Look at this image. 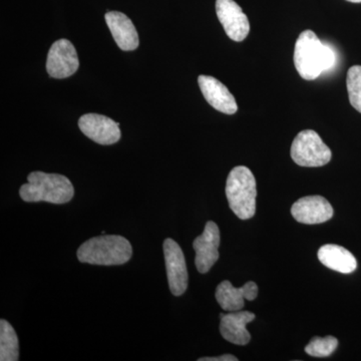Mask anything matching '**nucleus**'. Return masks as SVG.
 Segmentation results:
<instances>
[{
  "label": "nucleus",
  "instance_id": "f257e3e1",
  "mask_svg": "<svg viewBox=\"0 0 361 361\" xmlns=\"http://www.w3.org/2000/svg\"><path fill=\"white\" fill-rule=\"evenodd\" d=\"M336 61V52L329 44H323L312 30H304L299 35L294 49V66L304 80H316L334 68Z\"/></svg>",
  "mask_w": 361,
  "mask_h": 361
},
{
  "label": "nucleus",
  "instance_id": "f03ea898",
  "mask_svg": "<svg viewBox=\"0 0 361 361\" xmlns=\"http://www.w3.org/2000/svg\"><path fill=\"white\" fill-rule=\"evenodd\" d=\"M28 182L20 189L21 199L28 203L47 202V203H68L75 195V189L70 179L59 174H47V173H30Z\"/></svg>",
  "mask_w": 361,
  "mask_h": 361
},
{
  "label": "nucleus",
  "instance_id": "7ed1b4c3",
  "mask_svg": "<svg viewBox=\"0 0 361 361\" xmlns=\"http://www.w3.org/2000/svg\"><path fill=\"white\" fill-rule=\"evenodd\" d=\"M80 262L92 265H122L130 261L133 248L130 241L118 235L94 237L80 246L77 252Z\"/></svg>",
  "mask_w": 361,
  "mask_h": 361
},
{
  "label": "nucleus",
  "instance_id": "20e7f679",
  "mask_svg": "<svg viewBox=\"0 0 361 361\" xmlns=\"http://www.w3.org/2000/svg\"><path fill=\"white\" fill-rule=\"evenodd\" d=\"M226 196L235 215L241 220L254 217L256 212V180L250 169L238 166L233 169L226 183Z\"/></svg>",
  "mask_w": 361,
  "mask_h": 361
},
{
  "label": "nucleus",
  "instance_id": "39448f33",
  "mask_svg": "<svg viewBox=\"0 0 361 361\" xmlns=\"http://www.w3.org/2000/svg\"><path fill=\"white\" fill-rule=\"evenodd\" d=\"M331 157V151L314 130H302L292 142V160L301 167H322L329 163Z\"/></svg>",
  "mask_w": 361,
  "mask_h": 361
},
{
  "label": "nucleus",
  "instance_id": "423d86ee",
  "mask_svg": "<svg viewBox=\"0 0 361 361\" xmlns=\"http://www.w3.org/2000/svg\"><path fill=\"white\" fill-rule=\"evenodd\" d=\"M163 248L170 290L173 295H183L187 290L189 282L184 253L179 244L171 238L164 241Z\"/></svg>",
  "mask_w": 361,
  "mask_h": 361
},
{
  "label": "nucleus",
  "instance_id": "0eeeda50",
  "mask_svg": "<svg viewBox=\"0 0 361 361\" xmlns=\"http://www.w3.org/2000/svg\"><path fill=\"white\" fill-rule=\"evenodd\" d=\"M80 66L77 51L70 40H56L47 54V71L49 77L66 78L77 73Z\"/></svg>",
  "mask_w": 361,
  "mask_h": 361
},
{
  "label": "nucleus",
  "instance_id": "6e6552de",
  "mask_svg": "<svg viewBox=\"0 0 361 361\" xmlns=\"http://www.w3.org/2000/svg\"><path fill=\"white\" fill-rule=\"evenodd\" d=\"M220 241L219 227L213 221H209L204 232L194 240L195 264L202 274L209 272L219 259Z\"/></svg>",
  "mask_w": 361,
  "mask_h": 361
},
{
  "label": "nucleus",
  "instance_id": "1a4fd4ad",
  "mask_svg": "<svg viewBox=\"0 0 361 361\" xmlns=\"http://www.w3.org/2000/svg\"><path fill=\"white\" fill-rule=\"evenodd\" d=\"M216 13L229 39L240 42L248 37V18L234 0H216Z\"/></svg>",
  "mask_w": 361,
  "mask_h": 361
},
{
  "label": "nucleus",
  "instance_id": "9d476101",
  "mask_svg": "<svg viewBox=\"0 0 361 361\" xmlns=\"http://www.w3.org/2000/svg\"><path fill=\"white\" fill-rule=\"evenodd\" d=\"M118 123L103 115L87 114L78 120V128L82 134L92 141L104 146L116 144L120 141L121 130Z\"/></svg>",
  "mask_w": 361,
  "mask_h": 361
},
{
  "label": "nucleus",
  "instance_id": "9b49d317",
  "mask_svg": "<svg viewBox=\"0 0 361 361\" xmlns=\"http://www.w3.org/2000/svg\"><path fill=\"white\" fill-rule=\"evenodd\" d=\"M334 208L322 196H307L293 204L291 214L297 222L302 224H322L331 219Z\"/></svg>",
  "mask_w": 361,
  "mask_h": 361
},
{
  "label": "nucleus",
  "instance_id": "f8f14e48",
  "mask_svg": "<svg viewBox=\"0 0 361 361\" xmlns=\"http://www.w3.org/2000/svg\"><path fill=\"white\" fill-rule=\"evenodd\" d=\"M198 82L206 101L215 110L226 115H233L238 111V106L234 96L217 78L209 77V75H200L198 78Z\"/></svg>",
  "mask_w": 361,
  "mask_h": 361
},
{
  "label": "nucleus",
  "instance_id": "ddd939ff",
  "mask_svg": "<svg viewBox=\"0 0 361 361\" xmlns=\"http://www.w3.org/2000/svg\"><path fill=\"white\" fill-rule=\"evenodd\" d=\"M216 299L225 311H240L244 307L245 300L253 301L258 296V286L255 282H247L240 288L233 286L231 282H221L216 289Z\"/></svg>",
  "mask_w": 361,
  "mask_h": 361
},
{
  "label": "nucleus",
  "instance_id": "4468645a",
  "mask_svg": "<svg viewBox=\"0 0 361 361\" xmlns=\"http://www.w3.org/2000/svg\"><path fill=\"white\" fill-rule=\"evenodd\" d=\"M255 319V314L249 311H233L228 314H220V332L226 341L237 345H246L251 336L247 324Z\"/></svg>",
  "mask_w": 361,
  "mask_h": 361
},
{
  "label": "nucleus",
  "instance_id": "2eb2a0df",
  "mask_svg": "<svg viewBox=\"0 0 361 361\" xmlns=\"http://www.w3.org/2000/svg\"><path fill=\"white\" fill-rule=\"evenodd\" d=\"M106 21L114 39L121 49L125 51H135L139 47L137 30L126 14L110 11L106 14Z\"/></svg>",
  "mask_w": 361,
  "mask_h": 361
},
{
  "label": "nucleus",
  "instance_id": "dca6fc26",
  "mask_svg": "<svg viewBox=\"0 0 361 361\" xmlns=\"http://www.w3.org/2000/svg\"><path fill=\"white\" fill-rule=\"evenodd\" d=\"M318 259L325 267L349 274L357 268V261L348 249L334 244H326L318 250Z\"/></svg>",
  "mask_w": 361,
  "mask_h": 361
},
{
  "label": "nucleus",
  "instance_id": "f3484780",
  "mask_svg": "<svg viewBox=\"0 0 361 361\" xmlns=\"http://www.w3.org/2000/svg\"><path fill=\"white\" fill-rule=\"evenodd\" d=\"M20 360V343L13 325L6 320H0V360Z\"/></svg>",
  "mask_w": 361,
  "mask_h": 361
},
{
  "label": "nucleus",
  "instance_id": "a211bd4d",
  "mask_svg": "<svg viewBox=\"0 0 361 361\" xmlns=\"http://www.w3.org/2000/svg\"><path fill=\"white\" fill-rule=\"evenodd\" d=\"M338 341L334 336L313 337L305 348V353L313 357H327L336 351Z\"/></svg>",
  "mask_w": 361,
  "mask_h": 361
},
{
  "label": "nucleus",
  "instance_id": "6ab92c4d",
  "mask_svg": "<svg viewBox=\"0 0 361 361\" xmlns=\"http://www.w3.org/2000/svg\"><path fill=\"white\" fill-rule=\"evenodd\" d=\"M349 102L361 113V66H351L346 78Z\"/></svg>",
  "mask_w": 361,
  "mask_h": 361
},
{
  "label": "nucleus",
  "instance_id": "aec40b11",
  "mask_svg": "<svg viewBox=\"0 0 361 361\" xmlns=\"http://www.w3.org/2000/svg\"><path fill=\"white\" fill-rule=\"evenodd\" d=\"M199 361H237L238 358L232 355H224L217 356V357H202L199 358Z\"/></svg>",
  "mask_w": 361,
  "mask_h": 361
},
{
  "label": "nucleus",
  "instance_id": "412c9836",
  "mask_svg": "<svg viewBox=\"0 0 361 361\" xmlns=\"http://www.w3.org/2000/svg\"><path fill=\"white\" fill-rule=\"evenodd\" d=\"M349 2H353V4H361V0H348Z\"/></svg>",
  "mask_w": 361,
  "mask_h": 361
}]
</instances>
